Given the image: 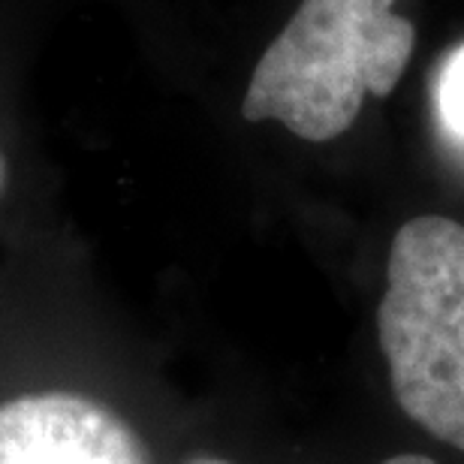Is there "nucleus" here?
Instances as JSON below:
<instances>
[{
  "instance_id": "1",
  "label": "nucleus",
  "mask_w": 464,
  "mask_h": 464,
  "mask_svg": "<svg viewBox=\"0 0 464 464\" xmlns=\"http://www.w3.org/2000/svg\"><path fill=\"white\" fill-rule=\"evenodd\" d=\"M416 45L395 0H302L256 61L245 121H281L304 142L347 133L365 97H389Z\"/></svg>"
},
{
  "instance_id": "2",
  "label": "nucleus",
  "mask_w": 464,
  "mask_h": 464,
  "mask_svg": "<svg viewBox=\"0 0 464 464\" xmlns=\"http://www.w3.org/2000/svg\"><path fill=\"white\" fill-rule=\"evenodd\" d=\"M377 338L401 411L464 452V227L422 215L395 232Z\"/></svg>"
},
{
  "instance_id": "3",
  "label": "nucleus",
  "mask_w": 464,
  "mask_h": 464,
  "mask_svg": "<svg viewBox=\"0 0 464 464\" xmlns=\"http://www.w3.org/2000/svg\"><path fill=\"white\" fill-rule=\"evenodd\" d=\"M0 464H148V452L106 404L40 392L0 404Z\"/></svg>"
},
{
  "instance_id": "4",
  "label": "nucleus",
  "mask_w": 464,
  "mask_h": 464,
  "mask_svg": "<svg viewBox=\"0 0 464 464\" xmlns=\"http://www.w3.org/2000/svg\"><path fill=\"white\" fill-rule=\"evenodd\" d=\"M438 106L452 133H459L464 139V49L447 63L438 88Z\"/></svg>"
},
{
  "instance_id": "5",
  "label": "nucleus",
  "mask_w": 464,
  "mask_h": 464,
  "mask_svg": "<svg viewBox=\"0 0 464 464\" xmlns=\"http://www.w3.org/2000/svg\"><path fill=\"white\" fill-rule=\"evenodd\" d=\"M383 464H434L429 456H395V459H386Z\"/></svg>"
},
{
  "instance_id": "6",
  "label": "nucleus",
  "mask_w": 464,
  "mask_h": 464,
  "mask_svg": "<svg viewBox=\"0 0 464 464\" xmlns=\"http://www.w3.org/2000/svg\"><path fill=\"white\" fill-rule=\"evenodd\" d=\"M4 184H6V163H4V157H0V190H4Z\"/></svg>"
},
{
  "instance_id": "7",
  "label": "nucleus",
  "mask_w": 464,
  "mask_h": 464,
  "mask_svg": "<svg viewBox=\"0 0 464 464\" xmlns=\"http://www.w3.org/2000/svg\"><path fill=\"white\" fill-rule=\"evenodd\" d=\"M190 464H229V461H220V459H197V461H190Z\"/></svg>"
}]
</instances>
